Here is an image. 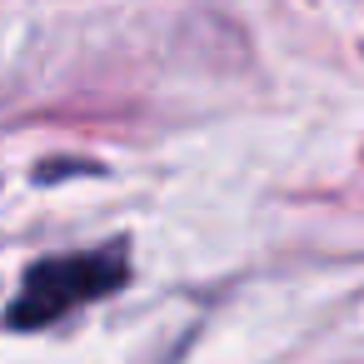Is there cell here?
Instances as JSON below:
<instances>
[{
    "label": "cell",
    "mask_w": 364,
    "mask_h": 364,
    "mask_svg": "<svg viewBox=\"0 0 364 364\" xmlns=\"http://www.w3.org/2000/svg\"><path fill=\"white\" fill-rule=\"evenodd\" d=\"M125 279V255L120 250H90V255H60V259H41L26 274L21 299L11 304V324L31 329V324H55L60 314H70L75 304H90L100 294H110Z\"/></svg>",
    "instance_id": "cell-1"
}]
</instances>
